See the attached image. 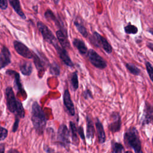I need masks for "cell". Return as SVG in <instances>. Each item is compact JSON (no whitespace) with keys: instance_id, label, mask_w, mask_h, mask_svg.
<instances>
[{"instance_id":"9a60e30c","label":"cell","mask_w":153,"mask_h":153,"mask_svg":"<svg viewBox=\"0 0 153 153\" xmlns=\"http://www.w3.org/2000/svg\"><path fill=\"white\" fill-rule=\"evenodd\" d=\"M96 128L97 131V137L99 140V142L100 143H103L106 141V134L104 130V128L102 123L100 121L98 118H96L95 122Z\"/></svg>"},{"instance_id":"f546056e","label":"cell","mask_w":153,"mask_h":153,"mask_svg":"<svg viewBox=\"0 0 153 153\" xmlns=\"http://www.w3.org/2000/svg\"><path fill=\"white\" fill-rule=\"evenodd\" d=\"M145 64V67H146L147 73L149 76V78L151 79V81L153 82V66L148 61H146Z\"/></svg>"},{"instance_id":"8fae6325","label":"cell","mask_w":153,"mask_h":153,"mask_svg":"<svg viewBox=\"0 0 153 153\" xmlns=\"http://www.w3.org/2000/svg\"><path fill=\"white\" fill-rule=\"evenodd\" d=\"M53 46L55 47V49L56 50L57 53L63 63L69 67H73L74 65L69 56L66 50L63 48L62 46L59 45L57 42Z\"/></svg>"},{"instance_id":"8d00e7d4","label":"cell","mask_w":153,"mask_h":153,"mask_svg":"<svg viewBox=\"0 0 153 153\" xmlns=\"http://www.w3.org/2000/svg\"><path fill=\"white\" fill-rule=\"evenodd\" d=\"M146 47L151 50L153 52V43L152 42H148L146 43Z\"/></svg>"},{"instance_id":"ffe728a7","label":"cell","mask_w":153,"mask_h":153,"mask_svg":"<svg viewBox=\"0 0 153 153\" xmlns=\"http://www.w3.org/2000/svg\"><path fill=\"white\" fill-rule=\"evenodd\" d=\"M33 62L35 63V65L39 73L43 74L45 71V63L44 60H42L39 56H38L37 54L33 53Z\"/></svg>"},{"instance_id":"ac0fdd59","label":"cell","mask_w":153,"mask_h":153,"mask_svg":"<svg viewBox=\"0 0 153 153\" xmlns=\"http://www.w3.org/2000/svg\"><path fill=\"white\" fill-rule=\"evenodd\" d=\"M12 8L14 9L15 12L22 19H26V17L23 13L21 5H20V2L19 0H8Z\"/></svg>"},{"instance_id":"4dcf8cb0","label":"cell","mask_w":153,"mask_h":153,"mask_svg":"<svg viewBox=\"0 0 153 153\" xmlns=\"http://www.w3.org/2000/svg\"><path fill=\"white\" fill-rule=\"evenodd\" d=\"M8 135V131L6 128L0 126V141L4 140Z\"/></svg>"},{"instance_id":"7bdbcfd3","label":"cell","mask_w":153,"mask_h":153,"mask_svg":"<svg viewBox=\"0 0 153 153\" xmlns=\"http://www.w3.org/2000/svg\"><path fill=\"white\" fill-rule=\"evenodd\" d=\"M152 146H153V137H152Z\"/></svg>"},{"instance_id":"2e32d148","label":"cell","mask_w":153,"mask_h":153,"mask_svg":"<svg viewBox=\"0 0 153 153\" xmlns=\"http://www.w3.org/2000/svg\"><path fill=\"white\" fill-rule=\"evenodd\" d=\"M56 34L57 40L60 42L61 46L65 49L69 48L70 44L67 38V35L64 33V32L61 30H57L56 32Z\"/></svg>"},{"instance_id":"5bb4252c","label":"cell","mask_w":153,"mask_h":153,"mask_svg":"<svg viewBox=\"0 0 153 153\" xmlns=\"http://www.w3.org/2000/svg\"><path fill=\"white\" fill-rule=\"evenodd\" d=\"M63 103L66 108L69 115L74 116L75 115V108L74 103L71 100V95L68 90H65L63 94Z\"/></svg>"},{"instance_id":"9c48e42d","label":"cell","mask_w":153,"mask_h":153,"mask_svg":"<svg viewBox=\"0 0 153 153\" xmlns=\"http://www.w3.org/2000/svg\"><path fill=\"white\" fill-rule=\"evenodd\" d=\"M142 126L147 124L153 125V106L145 101L143 109V114L141 120Z\"/></svg>"},{"instance_id":"e0dca14e","label":"cell","mask_w":153,"mask_h":153,"mask_svg":"<svg viewBox=\"0 0 153 153\" xmlns=\"http://www.w3.org/2000/svg\"><path fill=\"white\" fill-rule=\"evenodd\" d=\"M86 124H87V133H86L87 138L91 140L93 138H94L95 130L93 125V122L91 119L90 117L88 115H87L86 117Z\"/></svg>"},{"instance_id":"7c38bea8","label":"cell","mask_w":153,"mask_h":153,"mask_svg":"<svg viewBox=\"0 0 153 153\" xmlns=\"http://www.w3.org/2000/svg\"><path fill=\"white\" fill-rule=\"evenodd\" d=\"M11 53L9 49L3 46L0 53V69H3L11 63Z\"/></svg>"},{"instance_id":"d6a6232c","label":"cell","mask_w":153,"mask_h":153,"mask_svg":"<svg viewBox=\"0 0 153 153\" xmlns=\"http://www.w3.org/2000/svg\"><path fill=\"white\" fill-rule=\"evenodd\" d=\"M83 96L85 99H87L88 98H92L93 96H92V93L90 91V90H85L84 93H83Z\"/></svg>"},{"instance_id":"4fadbf2b","label":"cell","mask_w":153,"mask_h":153,"mask_svg":"<svg viewBox=\"0 0 153 153\" xmlns=\"http://www.w3.org/2000/svg\"><path fill=\"white\" fill-rule=\"evenodd\" d=\"M6 74L11 76H13L14 79V86L17 90L18 92H20L22 95L25 94V91L24 89L22 87V85L20 82V75L18 72H16L15 71L8 69L6 71Z\"/></svg>"},{"instance_id":"74e56055","label":"cell","mask_w":153,"mask_h":153,"mask_svg":"<svg viewBox=\"0 0 153 153\" xmlns=\"http://www.w3.org/2000/svg\"><path fill=\"white\" fill-rule=\"evenodd\" d=\"M45 150L47 153H55L53 149H52L51 148H50L49 147H47V146L45 147Z\"/></svg>"},{"instance_id":"836d02e7","label":"cell","mask_w":153,"mask_h":153,"mask_svg":"<svg viewBox=\"0 0 153 153\" xmlns=\"http://www.w3.org/2000/svg\"><path fill=\"white\" fill-rule=\"evenodd\" d=\"M78 133L79 134V136L84 141L85 140V136H84V130L82 126H79L78 128Z\"/></svg>"},{"instance_id":"b9f144b4","label":"cell","mask_w":153,"mask_h":153,"mask_svg":"<svg viewBox=\"0 0 153 153\" xmlns=\"http://www.w3.org/2000/svg\"><path fill=\"white\" fill-rule=\"evenodd\" d=\"M124 153H133V152L131 151H127L124 152Z\"/></svg>"},{"instance_id":"d4e9b609","label":"cell","mask_w":153,"mask_h":153,"mask_svg":"<svg viewBox=\"0 0 153 153\" xmlns=\"http://www.w3.org/2000/svg\"><path fill=\"white\" fill-rule=\"evenodd\" d=\"M124 30L127 34L135 35L138 32V28L136 26L132 25L131 22H128L127 25L124 27Z\"/></svg>"},{"instance_id":"1f68e13d","label":"cell","mask_w":153,"mask_h":153,"mask_svg":"<svg viewBox=\"0 0 153 153\" xmlns=\"http://www.w3.org/2000/svg\"><path fill=\"white\" fill-rule=\"evenodd\" d=\"M8 7L7 0H0V8L1 10H5Z\"/></svg>"},{"instance_id":"cb8c5ba5","label":"cell","mask_w":153,"mask_h":153,"mask_svg":"<svg viewBox=\"0 0 153 153\" xmlns=\"http://www.w3.org/2000/svg\"><path fill=\"white\" fill-rule=\"evenodd\" d=\"M74 25L76 27V29L81 34V35L84 38H87L88 35V31H87L86 27L78 20L74 21Z\"/></svg>"},{"instance_id":"f1b7e54d","label":"cell","mask_w":153,"mask_h":153,"mask_svg":"<svg viewBox=\"0 0 153 153\" xmlns=\"http://www.w3.org/2000/svg\"><path fill=\"white\" fill-rule=\"evenodd\" d=\"M71 84L73 88V90L74 91L76 90L78 88V75L76 72H74L71 76Z\"/></svg>"},{"instance_id":"44dd1931","label":"cell","mask_w":153,"mask_h":153,"mask_svg":"<svg viewBox=\"0 0 153 153\" xmlns=\"http://www.w3.org/2000/svg\"><path fill=\"white\" fill-rule=\"evenodd\" d=\"M20 69L23 75L29 76L32 72V63L28 61H23L20 64Z\"/></svg>"},{"instance_id":"ab89813d","label":"cell","mask_w":153,"mask_h":153,"mask_svg":"<svg viewBox=\"0 0 153 153\" xmlns=\"http://www.w3.org/2000/svg\"><path fill=\"white\" fill-rule=\"evenodd\" d=\"M147 31H148L149 33H150L153 36V28H152V27L149 28V29L147 30Z\"/></svg>"},{"instance_id":"7402d4cb","label":"cell","mask_w":153,"mask_h":153,"mask_svg":"<svg viewBox=\"0 0 153 153\" xmlns=\"http://www.w3.org/2000/svg\"><path fill=\"white\" fill-rule=\"evenodd\" d=\"M44 17L48 20H50V21H53L54 22L56 25L59 26L60 28H61V30L63 31V26H62L61 23H60V22L59 21V20L56 18V17L55 16L54 14L53 13V12L50 10L48 9L44 13Z\"/></svg>"},{"instance_id":"8992f818","label":"cell","mask_w":153,"mask_h":153,"mask_svg":"<svg viewBox=\"0 0 153 153\" xmlns=\"http://www.w3.org/2000/svg\"><path fill=\"white\" fill-rule=\"evenodd\" d=\"M36 25L44 39L46 42L52 44L53 45L57 43V40L54 34L44 23L41 21H38L36 23Z\"/></svg>"},{"instance_id":"60d3db41","label":"cell","mask_w":153,"mask_h":153,"mask_svg":"<svg viewBox=\"0 0 153 153\" xmlns=\"http://www.w3.org/2000/svg\"><path fill=\"white\" fill-rule=\"evenodd\" d=\"M60 1V0H54V3H55L56 4H58L59 3Z\"/></svg>"},{"instance_id":"484cf974","label":"cell","mask_w":153,"mask_h":153,"mask_svg":"<svg viewBox=\"0 0 153 153\" xmlns=\"http://www.w3.org/2000/svg\"><path fill=\"white\" fill-rule=\"evenodd\" d=\"M126 67L127 69V71L131 74L139 76L140 74V70L134 64L130 63H126Z\"/></svg>"},{"instance_id":"277c9868","label":"cell","mask_w":153,"mask_h":153,"mask_svg":"<svg viewBox=\"0 0 153 153\" xmlns=\"http://www.w3.org/2000/svg\"><path fill=\"white\" fill-rule=\"evenodd\" d=\"M88 39L93 46L97 48H102L106 53L111 54L112 52L111 45L105 37L100 35L97 32L94 31L93 34L90 36Z\"/></svg>"},{"instance_id":"4316f807","label":"cell","mask_w":153,"mask_h":153,"mask_svg":"<svg viewBox=\"0 0 153 153\" xmlns=\"http://www.w3.org/2000/svg\"><path fill=\"white\" fill-rule=\"evenodd\" d=\"M112 153H122L124 150V146L121 143L112 140L111 142Z\"/></svg>"},{"instance_id":"6da1fadb","label":"cell","mask_w":153,"mask_h":153,"mask_svg":"<svg viewBox=\"0 0 153 153\" xmlns=\"http://www.w3.org/2000/svg\"><path fill=\"white\" fill-rule=\"evenodd\" d=\"M31 120L36 133L42 134L46 127L47 119L44 111L36 102H34L32 105Z\"/></svg>"},{"instance_id":"f35d334b","label":"cell","mask_w":153,"mask_h":153,"mask_svg":"<svg viewBox=\"0 0 153 153\" xmlns=\"http://www.w3.org/2000/svg\"><path fill=\"white\" fill-rule=\"evenodd\" d=\"M8 153H22L16 149H11L8 151Z\"/></svg>"},{"instance_id":"e575fe53","label":"cell","mask_w":153,"mask_h":153,"mask_svg":"<svg viewBox=\"0 0 153 153\" xmlns=\"http://www.w3.org/2000/svg\"><path fill=\"white\" fill-rule=\"evenodd\" d=\"M19 118L16 117L15 122H14L13 127V132H16V131L17 130V128L19 126Z\"/></svg>"},{"instance_id":"603a6c76","label":"cell","mask_w":153,"mask_h":153,"mask_svg":"<svg viewBox=\"0 0 153 153\" xmlns=\"http://www.w3.org/2000/svg\"><path fill=\"white\" fill-rule=\"evenodd\" d=\"M69 126H70V129H71V133H72V139L73 143L75 145H78V142H79V139H78V134H78V129L76 127L75 124L72 121H70Z\"/></svg>"},{"instance_id":"ba28073f","label":"cell","mask_w":153,"mask_h":153,"mask_svg":"<svg viewBox=\"0 0 153 153\" xmlns=\"http://www.w3.org/2000/svg\"><path fill=\"white\" fill-rule=\"evenodd\" d=\"M13 45L15 50L19 54L26 59H33V53L23 43L16 40L13 42Z\"/></svg>"},{"instance_id":"d590c367","label":"cell","mask_w":153,"mask_h":153,"mask_svg":"<svg viewBox=\"0 0 153 153\" xmlns=\"http://www.w3.org/2000/svg\"><path fill=\"white\" fill-rule=\"evenodd\" d=\"M5 152V144L3 143H0V153Z\"/></svg>"},{"instance_id":"7a4b0ae2","label":"cell","mask_w":153,"mask_h":153,"mask_svg":"<svg viewBox=\"0 0 153 153\" xmlns=\"http://www.w3.org/2000/svg\"><path fill=\"white\" fill-rule=\"evenodd\" d=\"M5 96L8 109L11 113H13L16 117L23 118L25 117V111L23 105L16 98L13 88L11 87H8L5 89Z\"/></svg>"},{"instance_id":"30bf717a","label":"cell","mask_w":153,"mask_h":153,"mask_svg":"<svg viewBox=\"0 0 153 153\" xmlns=\"http://www.w3.org/2000/svg\"><path fill=\"white\" fill-rule=\"evenodd\" d=\"M112 122L108 125V130L112 133L118 132L121 127V116L118 112H112L110 115Z\"/></svg>"},{"instance_id":"83f0119b","label":"cell","mask_w":153,"mask_h":153,"mask_svg":"<svg viewBox=\"0 0 153 153\" xmlns=\"http://www.w3.org/2000/svg\"><path fill=\"white\" fill-rule=\"evenodd\" d=\"M50 72L51 75L59 76L60 75V68L56 62H53L50 65Z\"/></svg>"},{"instance_id":"d6986e66","label":"cell","mask_w":153,"mask_h":153,"mask_svg":"<svg viewBox=\"0 0 153 153\" xmlns=\"http://www.w3.org/2000/svg\"><path fill=\"white\" fill-rule=\"evenodd\" d=\"M73 45L76 48L81 54H85L87 53L88 50L84 42L78 38H74L73 40Z\"/></svg>"},{"instance_id":"3957f363","label":"cell","mask_w":153,"mask_h":153,"mask_svg":"<svg viewBox=\"0 0 153 153\" xmlns=\"http://www.w3.org/2000/svg\"><path fill=\"white\" fill-rule=\"evenodd\" d=\"M124 142L126 147L133 149L134 153H143L139 134L135 127H130L124 133Z\"/></svg>"},{"instance_id":"5b68a950","label":"cell","mask_w":153,"mask_h":153,"mask_svg":"<svg viewBox=\"0 0 153 153\" xmlns=\"http://www.w3.org/2000/svg\"><path fill=\"white\" fill-rule=\"evenodd\" d=\"M87 54L90 62L94 67L100 69H103L106 68V62L96 51L90 49L88 50Z\"/></svg>"},{"instance_id":"52a82bcc","label":"cell","mask_w":153,"mask_h":153,"mask_svg":"<svg viewBox=\"0 0 153 153\" xmlns=\"http://www.w3.org/2000/svg\"><path fill=\"white\" fill-rule=\"evenodd\" d=\"M57 140L59 143L63 146L68 148L69 146V131L65 124H62L57 131Z\"/></svg>"}]
</instances>
